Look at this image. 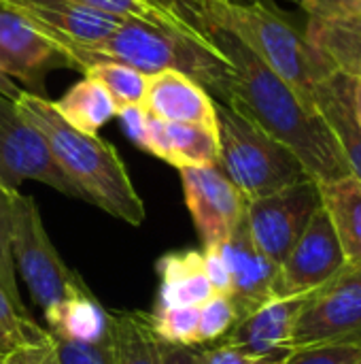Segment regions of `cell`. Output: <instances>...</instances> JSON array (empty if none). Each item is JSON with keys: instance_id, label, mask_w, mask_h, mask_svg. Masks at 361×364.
<instances>
[{"instance_id": "obj_38", "label": "cell", "mask_w": 361, "mask_h": 364, "mask_svg": "<svg viewBox=\"0 0 361 364\" xmlns=\"http://www.w3.org/2000/svg\"><path fill=\"white\" fill-rule=\"evenodd\" d=\"M43 364H57V360H55V354H53V350H51V354L45 358V363Z\"/></svg>"}, {"instance_id": "obj_11", "label": "cell", "mask_w": 361, "mask_h": 364, "mask_svg": "<svg viewBox=\"0 0 361 364\" xmlns=\"http://www.w3.org/2000/svg\"><path fill=\"white\" fill-rule=\"evenodd\" d=\"M117 117L123 119L130 139L138 147L174 168L213 166L219 160L217 128L162 122L149 117L143 109H126Z\"/></svg>"}, {"instance_id": "obj_35", "label": "cell", "mask_w": 361, "mask_h": 364, "mask_svg": "<svg viewBox=\"0 0 361 364\" xmlns=\"http://www.w3.org/2000/svg\"><path fill=\"white\" fill-rule=\"evenodd\" d=\"M328 4L345 11V13H351V15H357L361 17V0H326Z\"/></svg>"}, {"instance_id": "obj_5", "label": "cell", "mask_w": 361, "mask_h": 364, "mask_svg": "<svg viewBox=\"0 0 361 364\" xmlns=\"http://www.w3.org/2000/svg\"><path fill=\"white\" fill-rule=\"evenodd\" d=\"M217 166L247 200L262 198L309 179L302 162L238 109L215 102Z\"/></svg>"}, {"instance_id": "obj_7", "label": "cell", "mask_w": 361, "mask_h": 364, "mask_svg": "<svg viewBox=\"0 0 361 364\" xmlns=\"http://www.w3.org/2000/svg\"><path fill=\"white\" fill-rule=\"evenodd\" d=\"M361 348V269L345 267L309 292L296 318L289 348Z\"/></svg>"}, {"instance_id": "obj_37", "label": "cell", "mask_w": 361, "mask_h": 364, "mask_svg": "<svg viewBox=\"0 0 361 364\" xmlns=\"http://www.w3.org/2000/svg\"><path fill=\"white\" fill-rule=\"evenodd\" d=\"M355 113L361 126V73L355 77Z\"/></svg>"}, {"instance_id": "obj_15", "label": "cell", "mask_w": 361, "mask_h": 364, "mask_svg": "<svg viewBox=\"0 0 361 364\" xmlns=\"http://www.w3.org/2000/svg\"><path fill=\"white\" fill-rule=\"evenodd\" d=\"M306 294L300 296H277L249 314L243 320H236L234 326L217 341V346L234 348L245 354L266 356L279 352H291V331L300 307Z\"/></svg>"}, {"instance_id": "obj_22", "label": "cell", "mask_w": 361, "mask_h": 364, "mask_svg": "<svg viewBox=\"0 0 361 364\" xmlns=\"http://www.w3.org/2000/svg\"><path fill=\"white\" fill-rule=\"evenodd\" d=\"M51 105L66 124L85 134H98L102 126L119 115L109 92L91 77L77 81L60 100H51Z\"/></svg>"}, {"instance_id": "obj_39", "label": "cell", "mask_w": 361, "mask_h": 364, "mask_svg": "<svg viewBox=\"0 0 361 364\" xmlns=\"http://www.w3.org/2000/svg\"><path fill=\"white\" fill-rule=\"evenodd\" d=\"M4 356H6V354H2V352H0V363H2V358H4Z\"/></svg>"}, {"instance_id": "obj_32", "label": "cell", "mask_w": 361, "mask_h": 364, "mask_svg": "<svg viewBox=\"0 0 361 364\" xmlns=\"http://www.w3.org/2000/svg\"><path fill=\"white\" fill-rule=\"evenodd\" d=\"M202 254H204V271H206L213 292L221 294V296H230V288H232L230 271H228V264H226L219 247L217 245L206 247V250H202Z\"/></svg>"}, {"instance_id": "obj_12", "label": "cell", "mask_w": 361, "mask_h": 364, "mask_svg": "<svg viewBox=\"0 0 361 364\" xmlns=\"http://www.w3.org/2000/svg\"><path fill=\"white\" fill-rule=\"evenodd\" d=\"M347 267L334 226L321 205L302 237L279 267V296H300L317 290Z\"/></svg>"}, {"instance_id": "obj_20", "label": "cell", "mask_w": 361, "mask_h": 364, "mask_svg": "<svg viewBox=\"0 0 361 364\" xmlns=\"http://www.w3.org/2000/svg\"><path fill=\"white\" fill-rule=\"evenodd\" d=\"M70 2H77L81 6H87L96 13H102L121 21L126 19L143 21L149 26L183 32L196 41H206V43L211 41V34L204 28L200 17L183 9L157 2V0H70Z\"/></svg>"}, {"instance_id": "obj_14", "label": "cell", "mask_w": 361, "mask_h": 364, "mask_svg": "<svg viewBox=\"0 0 361 364\" xmlns=\"http://www.w3.org/2000/svg\"><path fill=\"white\" fill-rule=\"evenodd\" d=\"M68 66L55 47L28 19L0 9V73L26 92L45 96V79L53 68Z\"/></svg>"}, {"instance_id": "obj_29", "label": "cell", "mask_w": 361, "mask_h": 364, "mask_svg": "<svg viewBox=\"0 0 361 364\" xmlns=\"http://www.w3.org/2000/svg\"><path fill=\"white\" fill-rule=\"evenodd\" d=\"M236 322V311L228 296L215 294L204 305H200V320H198V337L202 343H213L221 339Z\"/></svg>"}, {"instance_id": "obj_4", "label": "cell", "mask_w": 361, "mask_h": 364, "mask_svg": "<svg viewBox=\"0 0 361 364\" xmlns=\"http://www.w3.org/2000/svg\"><path fill=\"white\" fill-rule=\"evenodd\" d=\"M204 26L226 30L315 107V92L336 68L264 0H200Z\"/></svg>"}, {"instance_id": "obj_21", "label": "cell", "mask_w": 361, "mask_h": 364, "mask_svg": "<svg viewBox=\"0 0 361 364\" xmlns=\"http://www.w3.org/2000/svg\"><path fill=\"white\" fill-rule=\"evenodd\" d=\"M45 314L47 333L55 339L98 343L111 337V314L89 294L66 299Z\"/></svg>"}, {"instance_id": "obj_16", "label": "cell", "mask_w": 361, "mask_h": 364, "mask_svg": "<svg viewBox=\"0 0 361 364\" xmlns=\"http://www.w3.org/2000/svg\"><path fill=\"white\" fill-rule=\"evenodd\" d=\"M215 98L194 79L177 70L149 75L143 111L149 117L172 124H198L217 128Z\"/></svg>"}, {"instance_id": "obj_24", "label": "cell", "mask_w": 361, "mask_h": 364, "mask_svg": "<svg viewBox=\"0 0 361 364\" xmlns=\"http://www.w3.org/2000/svg\"><path fill=\"white\" fill-rule=\"evenodd\" d=\"M85 77L96 79L113 98V102L117 105L119 111L126 109H140L143 100H145V92H147V83H149V75L121 64V62H96L89 64L87 68L81 70Z\"/></svg>"}, {"instance_id": "obj_2", "label": "cell", "mask_w": 361, "mask_h": 364, "mask_svg": "<svg viewBox=\"0 0 361 364\" xmlns=\"http://www.w3.org/2000/svg\"><path fill=\"white\" fill-rule=\"evenodd\" d=\"M38 32L66 60L68 68L83 70L89 64L111 60L145 75L177 70L200 83L217 102L228 105L232 98V64L213 38L209 43L196 41L183 32L132 19L121 21L111 36L96 43H79L43 28H38Z\"/></svg>"}, {"instance_id": "obj_1", "label": "cell", "mask_w": 361, "mask_h": 364, "mask_svg": "<svg viewBox=\"0 0 361 364\" xmlns=\"http://www.w3.org/2000/svg\"><path fill=\"white\" fill-rule=\"evenodd\" d=\"M232 64L230 107L245 113L264 132L283 143L317 183L351 175V168L323 115L257 55L226 30L204 26Z\"/></svg>"}, {"instance_id": "obj_9", "label": "cell", "mask_w": 361, "mask_h": 364, "mask_svg": "<svg viewBox=\"0 0 361 364\" xmlns=\"http://www.w3.org/2000/svg\"><path fill=\"white\" fill-rule=\"evenodd\" d=\"M23 181H38L64 196L81 198L57 166L43 134L17 111L15 98L0 96V183L19 190Z\"/></svg>"}, {"instance_id": "obj_36", "label": "cell", "mask_w": 361, "mask_h": 364, "mask_svg": "<svg viewBox=\"0 0 361 364\" xmlns=\"http://www.w3.org/2000/svg\"><path fill=\"white\" fill-rule=\"evenodd\" d=\"M19 85H15L9 77H4L2 73H0V96H6V98H17V94H19Z\"/></svg>"}, {"instance_id": "obj_3", "label": "cell", "mask_w": 361, "mask_h": 364, "mask_svg": "<svg viewBox=\"0 0 361 364\" xmlns=\"http://www.w3.org/2000/svg\"><path fill=\"white\" fill-rule=\"evenodd\" d=\"M15 107L47 141L57 166L87 200L130 226L145 222V203L117 149L98 134L74 130L47 96L19 90Z\"/></svg>"}, {"instance_id": "obj_26", "label": "cell", "mask_w": 361, "mask_h": 364, "mask_svg": "<svg viewBox=\"0 0 361 364\" xmlns=\"http://www.w3.org/2000/svg\"><path fill=\"white\" fill-rule=\"evenodd\" d=\"M49 339V333L43 331L34 320H30L28 314L19 311V307L0 286V352L11 354L19 348L38 346Z\"/></svg>"}, {"instance_id": "obj_30", "label": "cell", "mask_w": 361, "mask_h": 364, "mask_svg": "<svg viewBox=\"0 0 361 364\" xmlns=\"http://www.w3.org/2000/svg\"><path fill=\"white\" fill-rule=\"evenodd\" d=\"M361 358V348H304L294 350L283 364H353Z\"/></svg>"}, {"instance_id": "obj_6", "label": "cell", "mask_w": 361, "mask_h": 364, "mask_svg": "<svg viewBox=\"0 0 361 364\" xmlns=\"http://www.w3.org/2000/svg\"><path fill=\"white\" fill-rule=\"evenodd\" d=\"M13 262L32 301L43 311L66 299L89 294V288L60 258L55 245L51 243L36 200L19 192L15 196Z\"/></svg>"}, {"instance_id": "obj_28", "label": "cell", "mask_w": 361, "mask_h": 364, "mask_svg": "<svg viewBox=\"0 0 361 364\" xmlns=\"http://www.w3.org/2000/svg\"><path fill=\"white\" fill-rule=\"evenodd\" d=\"M51 343L57 364H113L115 360L113 331L109 339L98 343H79V341L55 339V337H51Z\"/></svg>"}, {"instance_id": "obj_23", "label": "cell", "mask_w": 361, "mask_h": 364, "mask_svg": "<svg viewBox=\"0 0 361 364\" xmlns=\"http://www.w3.org/2000/svg\"><path fill=\"white\" fill-rule=\"evenodd\" d=\"M113 364H162V341L155 337L147 314L113 311Z\"/></svg>"}, {"instance_id": "obj_27", "label": "cell", "mask_w": 361, "mask_h": 364, "mask_svg": "<svg viewBox=\"0 0 361 364\" xmlns=\"http://www.w3.org/2000/svg\"><path fill=\"white\" fill-rule=\"evenodd\" d=\"M19 190H9L0 183V286L9 294V299L19 307V311L28 314L17 279H15V262H13V220H15V196Z\"/></svg>"}, {"instance_id": "obj_19", "label": "cell", "mask_w": 361, "mask_h": 364, "mask_svg": "<svg viewBox=\"0 0 361 364\" xmlns=\"http://www.w3.org/2000/svg\"><path fill=\"white\" fill-rule=\"evenodd\" d=\"M321 205L334 226L349 267L361 269V181L353 175L319 183Z\"/></svg>"}, {"instance_id": "obj_34", "label": "cell", "mask_w": 361, "mask_h": 364, "mask_svg": "<svg viewBox=\"0 0 361 364\" xmlns=\"http://www.w3.org/2000/svg\"><path fill=\"white\" fill-rule=\"evenodd\" d=\"M162 364H204L200 352L187 346H170L162 343Z\"/></svg>"}, {"instance_id": "obj_8", "label": "cell", "mask_w": 361, "mask_h": 364, "mask_svg": "<svg viewBox=\"0 0 361 364\" xmlns=\"http://www.w3.org/2000/svg\"><path fill=\"white\" fill-rule=\"evenodd\" d=\"M317 209H321V190L309 177L274 194L247 200L245 222L255 247L281 267Z\"/></svg>"}, {"instance_id": "obj_13", "label": "cell", "mask_w": 361, "mask_h": 364, "mask_svg": "<svg viewBox=\"0 0 361 364\" xmlns=\"http://www.w3.org/2000/svg\"><path fill=\"white\" fill-rule=\"evenodd\" d=\"M217 247L230 271L232 288L228 299L236 311V320L247 318L279 296V264L255 247L245 220Z\"/></svg>"}, {"instance_id": "obj_10", "label": "cell", "mask_w": 361, "mask_h": 364, "mask_svg": "<svg viewBox=\"0 0 361 364\" xmlns=\"http://www.w3.org/2000/svg\"><path fill=\"white\" fill-rule=\"evenodd\" d=\"M179 173L202 250L221 245L245 220L247 198L217 164L179 168Z\"/></svg>"}, {"instance_id": "obj_40", "label": "cell", "mask_w": 361, "mask_h": 364, "mask_svg": "<svg viewBox=\"0 0 361 364\" xmlns=\"http://www.w3.org/2000/svg\"><path fill=\"white\" fill-rule=\"evenodd\" d=\"M353 364H361V358H357V360H355V363Z\"/></svg>"}, {"instance_id": "obj_31", "label": "cell", "mask_w": 361, "mask_h": 364, "mask_svg": "<svg viewBox=\"0 0 361 364\" xmlns=\"http://www.w3.org/2000/svg\"><path fill=\"white\" fill-rule=\"evenodd\" d=\"M198 352L204 364H283L291 354V352H279V354L253 356V354H245L234 348H226L217 343H213L211 348H202Z\"/></svg>"}, {"instance_id": "obj_17", "label": "cell", "mask_w": 361, "mask_h": 364, "mask_svg": "<svg viewBox=\"0 0 361 364\" xmlns=\"http://www.w3.org/2000/svg\"><path fill=\"white\" fill-rule=\"evenodd\" d=\"M315 107L336 136L351 175L361 181V126L355 113V79L347 73L332 70L315 92Z\"/></svg>"}, {"instance_id": "obj_25", "label": "cell", "mask_w": 361, "mask_h": 364, "mask_svg": "<svg viewBox=\"0 0 361 364\" xmlns=\"http://www.w3.org/2000/svg\"><path fill=\"white\" fill-rule=\"evenodd\" d=\"M147 320H149L155 337L162 343L187 346V348L200 346V337H198L200 307H164V305H155V309L151 314H147Z\"/></svg>"}, {"instance_id": "obj_33", "label": "cell", "mask_w": 361, "mask_h": 364, "mask_svg": "<svg viewBox=\"0 0 361 364\" xmlns=\"http://www.w3.org/2000/svg\"><path fill=\"white\" fill-rule=\"evenodd\" d=\"M51 350H53L51 339L45 343H38V346H26V348H19V350L6 354L0 364H43L45 358L51 354Z\"/></svg>"}, {"instance_id": "obj_18", "label": "cell", "mask_w": 361, "mask_h": 364, "mask_svg": "<svg viewBox=\"0 0 361 364\" xmlns=\"http://www.w3.org/2000/svg\"><path fill=\"white\" fill-rule=\"evenodd\" d=\"M155 271L162 279L157 305L200 307L215 296L204 271L202 250L170 252L157 260Z\"/></svg>"}]
</instances>
